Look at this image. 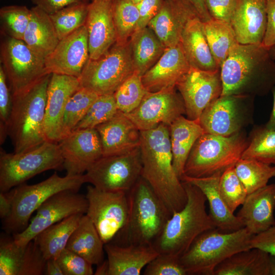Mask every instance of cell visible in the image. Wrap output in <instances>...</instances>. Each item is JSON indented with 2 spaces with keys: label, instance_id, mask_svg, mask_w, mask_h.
<instances>
[{
  "label": "cell",
  "instance_id": "obj_4",
  "mask_svg": "<svg viewBox=\"0 0 275 275\" xmlns=\"http://www.w3.org/2000/svg\"><path fill=\"white\" fill-rule=\"evenodd\" d=\"M187 195L184 207L167 221L153 247L159 254L180 257L204 232L216 228L206 211L207 199L196 186L182 181Z\"/></svg>",
  "mask_w": 275,
  "mask_h": 275
},
{
  "label": "cell",
  "instance_id": "obj_3",
  "mask_svg": "<svg viewBox=\"0 0 275 275\" xmlns=\"http://www.w3.org/2000/svg\"><path fill=\"white\" fill-rule=\"evenodd\" d=\"M128 198L126 222L110 242L153 246L172 215L142 177L128 192Z\"/></svg>",
  "mask_w": 275,
  "mask_h": 275
},
{
  "label": "cell",
  "instance_id": "obj_31",
  "mask_svg": "<svg viewBox=\"0 0 275 275\" xmlns=\"http://www.w3.org/2000/svg\"><path fill=\"white\" fill-rule=\"evenodd\" d=\"M193 15L170 0H164L158 14L149 22L150 27L165 48L178 44L184 27Z\"/></svg>",
  "mask_w": 275,
  "mask_h": 275
},
{
  "label": "cell",
  "instance_id": "obj_11",
  "mask_svg": "<svg viewBox=\"0 0 275 275\" xmlns=\"http://www.w3.org/2000/svg\"><path fill=\"white\" fill-rule=\"evenodd\" d=\"M142 174L140 147L124 154L102 156L86 172L87 182L105 191L128 192Z\"/></svg>",
  "mask_w": 275,
  "mask_h": 275
},
{
  "label": "cell",
  "instance_id": "obj_47",
  "mask_svg": "<svg viewBox=\"0 0 275 275\" xmlns=\"http://www.w3.org/2000/svg\"><path fill=\"white\" fill-rule=\"evenodd\" d=\"M144 275H187L180 257L159 254L145 267Z\"/></svg>",
  "mask_w": 275,
  "mask_h": 275
},
{
  "label": "cell",
  "instance_id": "obj_5",
  "mask_svg": "<svg viewBox=\"0 0 275 275\" xmlns=\"http://www.w3.org/2000/svg\"><path fill=\"white\" fill-rule=\"evenodd\" d=\"M51 74L45 75L23 92L12 95L8 135L14 153L27 151L47 141L44 120Z\"/></svg>",
  "mask_w": 275,
  "mask_h": 275
},
{
  "label": "cell",
  "instance_id": "obj_36",
  "mask_svg": "<svg viewBox=\"0 0 275 275\" xmlns=\"http://www.w3.org/2000/svg\"><path fill=\"white\" fill-rule=\"evenodd\" d=\"M83 214H76L49 227L33 240L37 244L46 260L57 259L65 248L68 241L79 223Z\"/></svg>",
  "mask_w": 275,
  "mask_h": 275
},
{
  "label": "cell",
  "instance_id": "obj_49",
  "mask_svg": "<svg viewBox=\"0 0 275 275\" xmlns=\"http://www.w3.org/2000/svg\"><path fill=\"white\" fill-rule=\"evenodd\" d=\"M7 77L0 66V143L3 144L8 135V124L13 106L12 93L7 84Z\"/></svg>",
  "mask_w": 275,
  "mask_h": 275
},
{
  "label": "cell",
  "instance_id": "obj_41",
  "mask_svg": "<svg viewBox=\"0 0 275 275\" xmlns=\"http://www.w3.org/2000/svg\"><path fill=\"white\" fill-rule=\"evenodd\" d=\"M112 14L117 41H128L136 31L140 14L137 4L132 0H112Z\"/></svg>",
  "mask_w": 275,
  "mask_h": 275
},
{
  "label": "cell",
  "instance_id": "obj_55",
  "mask_svg": "<svg viewBox=\"0 0 275 275\" xmlns=\"http://www.w3.org/2000/svg\"><path fill=\"white\" fill-rule=\"evenodd\" d=\"M36 6L47 14H52L67 6L80 3H89L90 0H31Z\"/></svg>",
  "mask_w": 275,
  "mask_h": 275
},
{
  "label": "cell",
  "instance_id": "obj_26",
  "mask_svg": "<svg viewBox=\"0 0 275 275\" xmlns=\"http://www.w3.org/2000/svg\"><path fill=\"white\" fill-rule=\"evenodd\" d=\"M237 216L244 227L256 235L275 226V183L248 194Z\"/></svg>",
  "mask_w": 275,
  "mask_h": 275
},
{
  "label": "cell",
  "instance_id": "obj_23",
  "mask_svg": "<svg viewBox=\"0 0 275 275\" xmlns=\"http://www.w3.org/2000/svg\"><path fill=\"white\" fill-rule=\"evenodd\" d=\"M230 24L239 43L262 44L267 24L266 0H236Z\"/></svg>",
  "mask_w": 275,
  "mask_h": 275
},
{
  "label": "cell",
  "instance_id": "obj_35",
  "mask_svg": "<svg viewBox=\"0 0 275 275\" xmlns=\"http://www.w3.org/2000/svg\"><path fill=\"white\" fill-rule=\"evenodd\" d=\"M129 43L135 72L141 76L156 63L166 48L148 26L136 30Z\"/></svg>",
  "mask_w": 275,
  "mask_h": 275
},
{
  "label": "cell",
  "instance_id": "obj_1",
  "mask_svg": "<svg viewBox=\"0 0 275 275\" xmlns=\"http://www.w3.org/2000/svg\"><path fill=\"white\" fill-rule=\"evenodd\" d=\"M140 133L141 177L172 215L184 207L187 195L173 167L169 126L160 124Z\"/></svg>",
  "mask_w": 275,
  "mask_h": 275
},
{
  "label": "cell",
  "instance_id": "obj_50",
  "mask_svg": "<svg viewBox=\"0 0 275 275\" xmlns=\"http://www.w3.org/2000/svg\"><path fill=\"white\" fill-rule=\"evenodd\" d=\"M211 18L230 23L236 0H205Z\"/></svg>",
  "mask_w": 275,
  "mask_h": 275
},
{
  "label": "cell",
  "instance_id": "obj_46",
  "mask_svg": "<svg viewBox=\"0 0 275 275\" xmlns=\"http://www.w3.org/2000/svg\"><path fill=\"white\" fill-rule=\"evenodd\" d=\"M31 10L24 6L11 5L0 9V18L9 36L22 40L29 25Z\"/></svg>",
  "mask_w": 275,
  "mask_h": 275
},
{
  "label": "cell",
  "instance_id": "obj_56",
  "mask_svg": "<svg viewBox=\"0 0 275 275\" xmlns=\"http://www.w3.org/2000/svg\"><path fill=\"white\" fill-rule=\"evenodd\" d=\"M12 206L11 194L7 192H0V217L3 220L10 213Z\"/></svg>",
  "mask_w": 275,
  "mask_h": 275
},
{
  "label": "cell",
  "instance_id": "obj_7",
  "mask_svg": "<svg viewBox=\"0 0 275 275\" xmlns=\"http://www.w3.org/2000/svg\"><path fill=\"white\" fill-rule=\"evenodd\" d=\"M248 144L243 130L229 136L204 132L190 152L184 175L200 178L222 174L241 158Z\"/></svg>",
  "mask_w": 275,
  "mask_h": 275
},
{
  "label": "cell",
  "instance_id": "obj_59",
  "mask_svg": "<svg viewBox=\"0 0 275 275\" xmlns=\"http://www.w3.org/2000/svg\"><path fill=\"white\" fill-rule=\"evenodd\" d=\"M108 263L107 260H103L101 263L97 265L96 275H108Z\"/></svg>",
  "mask_w": 275,
  "mask_h": 275
},
{
  "label": "cell",
  "instance_id": "obj_19",
  "mask_svg": "<svg viewBox=\"0 0 275 275\" xmlns=\"http://www.w3.org/2000/svg\"><path fill=\"white\" fill-rule=\"evenodd\" d=\"M89 59L86 24L60 40L45 59L47 74L56 73L78 78Z\"/></svg>",
  "mask_w": 275,
  "mask_h": 275
},
{
  "label": "cell",
  "instance_id": "obj_22",
  "mask_svg": "<svg viewBox=\"0 0 275 275\" xmlns=\"http://www.w3.org/2000/svg\"><path fill=\"white\" fill-rule=\"evenodd\" d=\"M78 78L52 73L47 95L44 132L47 141L58 143L63 112L69 98L80 88Z\"/></svg>",
  "mask_w": 275,
  "mask_h": 275
},
{
  "label": "cell",
  "instance_id": "obj_57",
  "mask_svg": "<svg viewBox=\"0 0 275 275\" xmlns=\"http://www.w3.org/2000/svg\"><path fill=\"white\" fill-rule=\"evenodd\" d=\"M44 274L64 275L57 259L50 258L46 260Z\"/></svg>",
  "mask_w": 275,
  "mask_h": 275
},
{
  "label": "cell",
  "instance_id": "obj_54",
  "mask_svg": "<svg viewBox=\"0 0 275 275\" xmlns=\"http://www.w3.org/2000/svg\"><path fill=\"white\" fill-rule=\"evenodd\" d=\"M267 24L262 45L268 49L275 44V0H266Z\"/></svg>",
  "mask_w": 275,
  "mask_h": 275
},
{
  "label": "cell",
  "instance_id": "obj_39",
  "mask_svg": "<svg viewBox=\"0 0 275 275\" xmlns=\"http://www.w3.org/2000/svg\"><path fill=\"white\" fill-rule=\"evenodd\" d=\"M234 168L248 194L266 185L275 177L274 166L254 159L241 158Z\"/></svg>",
  "mask_w": 275,
  "mask_h": 275
},
{
  "label": "cell",
  "instance_id": "obj_44",
  "mask_svg": "<svg viewBox=\"0 0 275 275\" xmlns=\"http://www.w3.org/2000/svg\"><path fill=\"white\" fill-rule=\"evenodd\" d=\"M118 111L114 94L99 95L73 130L95 128L112 118Z\"/></svg>",
  "mask_w": 275,
  "mask_h": 275
},
{
  "label": "cell",
  "instance_id": "obj_38",
  "mask_svg": "<svg viewBox=\"0 0 275 275\" xmlns=\"http://www.w3.org/2000/svg\"><path fill=\"white\" fill-rule=\"evenodd\" d=\"M98 96L88 89L80 87L69 98L62 118L60 140L74 130Z\"/></svg>",
  "mask_w": 275,
  "mask_h": 275
},
{
  "label": "cell",
  "instance_id": "obj_27",
  "mask_svg": "<svg viewBox=\"0 0 275 275\" xmlns=\"http://www.w3.org/2000/svg\"><path fill=\"white\" fill-rule=\"evenodd\" d=\"M221 175L217 173L200 178L183 175L181 181L194 184L204 194L209 204V214L216 228L223 232L235 231L244 226L241 219L229 210L221 195L219 181Z\"/></svg>",
  "mask_w": 275,
  "mask_h": 275
},
{
  "label": "cell",
  "instance_id": "obj_12",
  "mask_svg": "<svg viewBox=\"0 0 275 275\" xmlns=\"http://www.w3.org/2000/svg\"><path fill=\"white\" fill-rule=\"evenodd\" d=\"M0 58L12 95L23 92L47 74L45 59L22 40L8 36L1 43Z\"/></svg>",
  "mask_w": 275,
  "mask_h": 275
},
{
  "label": "cell",
  "instance_id": "obj_32",
  "mask_svg": "<svg viewBox=\"0 0 275 275\" xmlns=\"http://www.w3.org/2000/svg\"><path fill=\"white\" fill-rule=\"evenodd\" d=\"M31 10V19L22 40L45 59L53 51L60 40L49 15L36 6Z\"/></svg>",
  "mask_w": 275,
  "mask_h": 275
},
{
  "label": "cell",
  "instance_id": "obj_8",
  "mask_svg": "<svg viewBox=\"0 0 275 275\" xmlns=\"http://www.w3.org/2000/svg\"><path fill=\"white\" fill-rule=\"evenodd\" d=\"M87 183L85 174L59 176L54 172L39 183H25L11 190L12 206L10 213L2 220V228L7 234H15L24 230L33 213L48 199L64 190L78 191Z\"/></svg>",
  "mask_w": 275,
  "mask_h": 275
},
{
  "label": "cell",
  "instance_id": "obj_43",
  "mask_svg": "<svg viewBox=\"0 0 275 275\" xmlns=\"http://www.w3.org/2000/svg\"><path fill=\"white\" fill-rule=\"evenodd\" d=\"M141 77L134 72L114 93L118 110L125 114L138 107L148 92Z\"/></svg>",
  "mask_w": 275,
  "mask_h": 275
},
{
  "label": "cell",
  "instance_id": "obj_17",
  "mask_svg": "<svg viewBox=\"0 0 275 275\" xmlns=\"http://www.w3.org/2000/svg\"><path fill=\"white\" fill-rule=\"evenodd\" d=\"M184 114L183 100L174 87L155 92H147L138 107L125 115L140 131H143L160 124L169 126Z\"/></svg>",
  "mask_w": 275,
  "mask_h": 275
},
{
  "label": "cell",
  "instance_id": "obj_51",
  "mask_svg": "<svg viewBox=\"0 0 275 275\" xmlns=\"http://www.w3.org/2000/svg\"><path fill=\"white\" fill-rule=\"evenodd\" d=\"M164 0H142L137 4L140 18L136 30L148 25L161 9Z\"/></svg>",
  "mask_w": 275,
  "mask_h": 275
},
{
  "label": "cell",
  "instance_id": "obj_21",
  "mask_svg": "<svg viewBox=\"0 0 275 275\" xmlns=\"http://www.w3.org/2000/svg\"><path fill=\"white\" fill-rule=\"evenodd\" d=\"M85 24L88 32L89 59L95 60L117 41L112 0L91 1Z\"/></svg>",
  "mask_w": 275,
  "mask_h": 275
},
{
  "label": "cell",
  "instance_id": "obj_48",
  "mask_svg": "<svg viewBox=\"0 0 275 275\" xmlns=\"http://www.w3.org/2000/svg\"><path fill=\"white\" fill-rule=\"evenodd\" d=\"M64 275H92L93 264L76 253L65 248L57 258Z\"/></svg>",
  "mask_w": 275,
  "mask_h": 275
},
{
  "label": "cell",
  "instance_id": "obj_16",
  "mask_svg": "<svg viewBox=\"0 0 275 275\" xmlns=\"http://www.w3.org/2000/svg\"><path fill=\"white\" fill-rule=\"evenodd\" d=\"M176 88L183 100L186 118L198 121L204 110L222 95L221 69L209 71L190 67Z\"/></svg>",
  "mask_w": 275,
  "mask_h": 275
},
{
  "label": "cell",
  "instance_id": "obj_28",
  "mask_svg": "<svg viewBox=\"0 0 275 275\" xmlns=\"http://www.w3.org/2000/svg\"><path fill=\"white\" fill-rule=\"evenodd\" d=\"M108 275H140L145 266L158 254L151 245H121L104 244Z\"/></svg>",
  "mask_w": 275,
  "mask_h": 275
},
{
  "label": "cell",
  "instance_id": "obj_9",
  "mask_svg": "<svg viewBox=\"0 0 275 275\" xmlns=\"http://www.w3.org/2000/svg\"><path fill=\"white\" fill-rule=\"evenodd\" d=\"M59 144L46 141L20 153L0 150V192H7L33 177L50 170L63 168Z\"/></svg>",
  "mask_w": 275,
  "mask_h": 275
},
{
  "label": "cell",
  "instance_id": "obj_60",
  "mask_svg": "<svg viewBox=\"0 0 275 275\" xmlns=\"http://www.w3.org/2000/svg\"><path fill=\"white\" fill-rule=\"evenodd\" d=\"M269 272L270 275H275V256H269Z\"/></svg>",
  "mask_w": 275,
  "mask_h": 275
},
{
  "label": "cell",
  "instance_id": "obj_30",
  "mask_svg": "<svg viewBox=\"0 0 275 275\" xmlns=\"http://www.w3.org/2000/svg\"><path fill=\"white\" fill-rule=\"evenodd\" d=\"M169 127L173 165L181 180L190 152L204 131L198 121L190 120L183 115L177 118Z\"/></svg>",
  "mask_w": 275,
  "mask_h": 275
},
{
  "label": "cell",
  "instance_id": "obj_52",
  "mask_svg": "<svg viewBox=\"0 0 275 275\" xmlns=\"http://www.w3.org/2000/svg\"><path fill=\"white\" fill-rule=\"evenodd\" d=\"M252 248L262 250L270 255L275 256V226L254 235L251 240Z\"/></svg>",
  "mask_w": 275,
  "mask_h": 275
},
{
  "label": "cell",
  "instance_id": "obj_42",
  "mask_svg": "<svg viewBox=\"0 0 275 275\" xmlns=\"http://www.w3.org/2000/svg\"><path fill=\"white\" fill-rule=\"evenodd\" d=\"M89 4L72 5L49 14L60 40L86 24Z\"/></svg>",
  "mask_w": 275,
  "mask_h": 275
},
{
  "label": "cell",
  "instance_id": "obj_29",
  "mask_svg": "<svg viewBox=\"0 0 275 275\" xmlns=\"http://www.w3.org/2000/svg\"><path fill=\"white\" fill-rule=\"evenodd\" d=\"M180 42L190 67L209 71L221 69L207 42L203 22L198 17H192L187 20Z\"/></svg>",
  "mask_w": 275,
  "mask_h": 275
},
{
  "label": "cell",
  "instance_id": "obj_40",
  "mask_svg": "<svg viewBox=\"0 0 275 275\" xmlns=\"http://www.w3.org/2000/svg\"><path fill=\"white\" fill-rule=\"evenodd\" d=\"M241 158L275 166V130L268 129L265 125L256 127Z\"/></svg>",
  "mask_w": 275,
  "mask_h": 275
},
{
  "label": "cell",
  "instance_id": "obj_15",
  "mask_svg": "<svg viewBox=\"0 0 275 275\" xmlns=\"http://www.w3.org/2000/svg\"><path fill=\"white\" fill-rule=\"evenodd\" d=\"M87 208L86 196L72 190L58 193L37 209L24 230L12 234L14 241L19 246H25L49 227L72 215L85 214Z\"/></svg>",
  "mask_w": 275,
  "mask_h": 275
},
{
  "label": "cell",
  "instance_id": "obj_13",
  "mask_svg": "<svg viewBox=\"0 0 275 275\" xmlns=\"http://www.w3.org/2000/svg\"><path fill=\"white\" fill-rule=\"evenodd\" d=\"M253 99L248 95L221 96L204 110L198 122L205 133L234 134L252 121Z\"/></svg>",
  "mask_w": 275,
  "mask_h": 275
},
{
  "label": "cell",
  "instance_id": "obj_10",
  "mask_svg": "<svg viewBox=\"0 0 275 275\" xmlns=\"http://www.w3.org/2000/svg\"><path fill=\"white\" fill-rule=\"evenodd\" d=\"M134 72L129 40L116 42L97 59H89L78 79L81 87L98 95L113 94Z\"/></svg>",
  "mask_w": 275,
  "mask_h": 275
},
{
  "label": "cell",
  "instance_id": "obj_62",
  "mask_svg": "<svg viewBox=\"0 0 275 275\" xmlns=\"http://www.w3.org/2000/svg\"><path fill=\"white\" fill-rule=\"evenodd\" d=\"M134 3L136 4H139L140 2H141L142 0H132Z\"/></svg>",
  "mask_w": 275,
  "mask_h": 275
},
{
  "label": "cell",
  "instance_id": "obj_34",
  "mask_svg": "<svg viewBox=\"0 0 275 275\" xmlns=\"http://www.w3.org/2000/svg\"><path fill=\"white\" fill-rule=\"evenodd\" d=\"M66 248L93 265L104 260V243L90 218L84 214L71 234Z\"/></svg>",
  "mask_w": 275,
  "mask_h": 275
},
{
  "label": "cell",
  "instance_id": "obj_33",
  "mask_svg": "<svg viewBox=\"0 0 275 275\" xmlns=\"http://www.w3.org/2000/svg\"><path fill=\"white\" fill-rule=\"evenodd\" d=\"M269 256L257 248L239 252L218 265L213 275H270Z\"/></svg>",
  "mask_w": 275,
  "mask_h": 275
},
{
  "label": "cell",
  "instance_id": "obj_53",
  "mask_svg": "<svg viewBox=\"0 0 275 275\" xmlns=\"http://www.w3.org/2000/svg\"><path fill=\"white\" fill-rule=\"evenodd\" d=\"M182 7L188 12L198 17L203 22L211 17L207 9L205 0H170Z\"/></svg>",
  "mask_w": 275,
  "mask_h": 275
},
{
  "label": "cell",
  "instance_id": "obj_45",
  "mask_svg": "<svg viewBox=\"0 0 275 275\" xmlns=\"http://www.w3.org/2000/svg\"><path fill=\"white\" fill-rule=\"evenodd\" d=\"M234 166L225 171L221 175L219 181L221 195L232 213L242 204L248 195L244 186L235 172Z\"/></svg>",
  "mask_w": 275,
  "mask_h": 275
},
{
  "label": "cell",
  "instance_id": "obj_58",
  "mask_svg": "<svg viewBox=\"0 0 275 275\" xmlns=\"http://www.w3.org/2000/svg\"><path fill=\"white\" fill-rule=\"evenodd\" d=\"M271 92L273 96V105L270 117L265 126L268 129L275 130V85L272 88Z\"/></svg>",
  "mask_w": 275,
  "mask_h": 275
},
{
  "label": "cell",
  "instance_id": "obj_37",
  "mask_svg": "<svg viewBox=\"0 0 275 275\" xmlns=\"http://www.w3.org/2000/svg\"><path fill=\"white\" fill-rule=\"evenodd\" d=\"M205 35L212 54L221 68L232 47L238 43L229 22L211 18L203 22Z\"/></svg>",
  "mask_w": 275,
  "mask_h": 275
},
{
  "label": "cell",
  "instance_id": "obj_2",
  "mask_svg": "<svg viewBox=\"0 0 275 275\" xmlns=\"http://www.w3.org/2000/svg\"><path fill=\"white\" fill-rule=\"evenodd\" d=\"M221 96L267 95L275 85V61L262 44L237 43L221 67Z\"/></svg>",
  "mask_w": 275,
  "mask_h": 275
},
{
  "label": "cell",
  "instance_id": "obj_18",
  "mask_svg": "<svg viewBox=\"0 0 275 275\" xmlns=\"http://www.w3.org/2000/svg\"><path fill=\"white\" fill-rule=\"evenodd\" d=\"M58 143L64 160L63 169L68 175L84 174L103 156L100 136L96 128L73 130Z\"/></svg>",
  "mask_w": 275,
  "mask_h": 275
},
{
  "label": "cell",
  "instance_id": "obj_63",
  "mask_svg": "<svg viewBox=\"0 0 275 275\" xmlns=\"http://www.w3.org/2000/svg\"><path fill=\"white\" fill-rule=\"evenodd\" d=\"M91 1H92V0H91Z\"/></svg>",
  "mask_w": 275,
  "mask_h": 275
},
{
  "label": "cell",
  "instance_id": "obj_25",
  "mask_svg": "<svg viewBox=\"0 0 275 275\" xmlns=\"http://www.w3.org/2000/svg\"><path fill=\"white\" fill-rule=\"evenodd\" d=\"M95 128L100 136L103 156L127 153L140 146V130L120 111L110 120Z\"/></svg>",
  "mask_w": 275,
  "mask_h": 275
},
{
  "label": "cell",
  "instance_id": "obj_6",
  "mask_svg": "<svg viewBox=\"0 0 275 275\" xmlns=\"http://www.w3.org/2000/svg\"><path fill=\"white\" fill-rule=\"evenodd\" d=\"M254 235L245 228L232 232L217 228L198 236L180 257L187 274L213 275L218 265L232 255L251 249Z\"/></svg>",
  "mask_w": 275,
  "mask_h": 275
},
{
  "label": "cell",
  "instance_id": "obj_14",
  "mask_svg": "<svg viewBox=\"0 0 275 275\" xmlns=\"http://www.w3.org/2000/svg\"><path fill=\"white\" fill-rule=\"evenodd\" d=\"M90 218L104 244L124 226L128 214V192L105 191L89 185L86 195Z\"/></svg>",
  "mask_w": 275,
  "mask_h": 275
},
{
  "label": "cell",
  "instance_id": "obj_24",
  "mask_svg": "<svg viewBox=\"0 0 275 275\" xmlns=\"http://www.w3.org/2000/svg\"><path fill=\"white\" fill-rule=\"evenodd\" d=\"M190 68L179 42L165 49L156 63L142 76V80L149 92L174 88Z\"/></svg>",
  "mask_w": 275,
  "mask_h": 275
},
{
  "label": "cell",
  "instance_id": "obj_61",
  "mask_svg": "<svg viewBox=\"0 0 275 275\" xmlns=\"http://www.w3.org/2000/svg\"><path fill=\"white\" fill-rule=\"evenodd\" d=\"M271 58L275 61V44L268 49Z\"/></svg>",
  "mask_w": 275,
  "mask_h": 275
},
{
  "label": "cell",
  "instance_id": "obj_20",
  "mask_svg": "<svg viewBox=\"0 0 275 275\" xmlns=\"http://www.w3.org/2000/svg\"><path fill=\"white\" fill-rule=\"evenodd\" d=\"M46 260L33 240L19 246L13 236L2 234L0 238L1 275L44 274Z\"/></svg>",
  "mask_w": 275,
  "mask_h": 275
}]
</instances>
